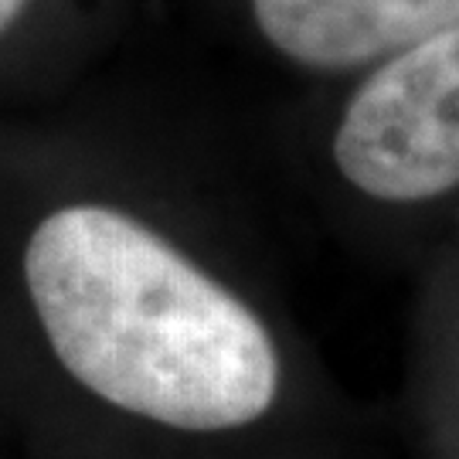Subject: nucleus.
<instances>
[{
    "label": "nucleus",
    "instance_id": "obj_1",
    "mask_svg": "<svg viewBox=\"0 0 459 459\" xmlns=\"http://www.w3.org/2000/svg\"><path fill=\"white\" fill-rule=\"evenodd\" d=\"M21 273L55 361L116 411L229 432L276 405L279 351L263 320L109 197L51 201L28 229Z\"/></svg>",
    "mask_w": 459,
    "mask_h": 459
},
{
    "label": "nucleus",
    "instance_id": "obj_2",
    "mask_svg": "<svg viewBox=\"0 0 459 459\" xmlns=\"http://www.w3.org/2000/svg\"><path fill=\"white\" fill-rule=\"evenodd\" d=\"M333 164L375 201H429L459 187V21L394 51L351 96Z\"/></svg>",
    "mask_w": 459,
    "mask_h": 459
},
{
    "label": "nucleus",
    "instance_id": "obj_3",
    "mask_svg": "<svg viewBox=\"0 0 459 459\" xmlns=\"http://www.w3.org/2000/svg\"><path fill=\"white\" fill-rule=\"evenodd\" d=\"M255 34L286 62L344 72L459 21V0H246Z\"/></svg>",
    "mask_w": 459,
    "mask_h": 459
},
{
    "label": "nucleus",
    "instance_id": "obj_4",
    "mask_svg": "<svg viewBox=\"0 0 459 459\" xmlns=\"http://www.w3.org/2000/svg\"><path fill=\"white\" fill-rule=\"evenodd\" d=\"M119 0H0V68L89 34Z\"/></svg>",
    "mask_w": 459,
    "mask_h": 459
}]
</instances>
